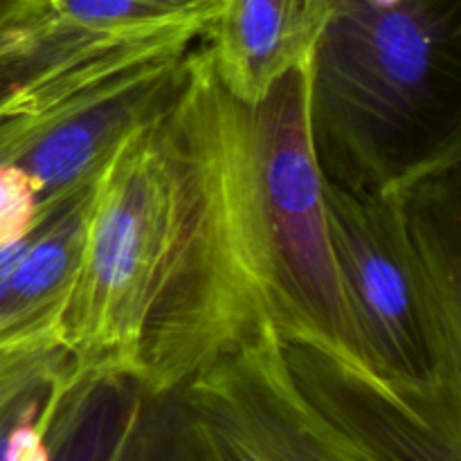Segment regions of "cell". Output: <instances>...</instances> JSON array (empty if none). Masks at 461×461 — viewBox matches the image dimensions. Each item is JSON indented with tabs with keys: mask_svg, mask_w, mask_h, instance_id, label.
Masks as SVG:
<instances>
[{
	"mask_svg": "<svg viewBox=\"0 0 461 461\" xmlns=\"http://www.w3.org/2000/svg\"><path fill=\"white\" fill-rule=\"evenodd\" d=\"M48 3V0H45ZM178 3L192 5V7H203V9H221L223 0H178Z\"/></svg>",
	"mask_w": 461,
	"mask_h": 461,
	"instance_id": "cell-12",
	"label": "cell"
},
{
	"mask_svg": "<svg viewBox=\"0 0 461 461\" xmlns=\"http://www.w3.org/2000/svg\"><path fill=\"white\" fill-rule=\"evenodd\" d=\"M329 16V0H223L203 52L230 97L259 104L313 57Z\"/></svg>",
	"mask_w": 461,
	"mask_h": 461,
	"instance_id": "cell-8",
	"label": "cell"
},
{
	"mask_svg": "<svg viewBox=\"0 0 461 461\" xmlns=\"http://www.w3.org/2000/svg\"><path fill=\"white\" fill-rule=\"evenodd\" d=\"M417 257L435 381L417 408L444 461H461V153L394 192Z\"/></svg>",
	"mask_w": 461,
	"mask_h": 461,
	"instance_id": "cell-6",
	"label": "cell"
},
{
	"mask_svg": "<svg viewBox=\"0 0 461 461\" xmlns=\"http://www.w3.org/2000/svg\"><path fill=\"white\" fill-rule=\"evenodd\" d=\"M239 219L223 88L203 48L106 153L63 313L86 376H126L158 396L266 327Z\"/></svg>",
	"mask_w": 461,
	"mask_h": 461,
	"instance_id": "cell-1",
	"label": "cell"
},
{
	"mask_svg": "<svg viewBox=\"0 0 461 461\" xmlns=\"http://www.w3.org/2000/svg\"><path fill=\"white\" fill-rule=\"evenodd\" d=\"M30 104H32V102H30ZM30 104H25V106H23V108H27V106H30ZM23 108H18V111L9 113V115H3V117H0V126H3V122H5V120H9V117H12V115H16V113H21Z\"/></svg>",
	"mask_w": 461,
	"mask_h": 461,
	"instance_id": "cell-13",
	"label": "cell"
},
{
	"mask_svg": "<svg viewBox=\"0 0 461 461\" xmlns=\"http://www.w3.org/2000/svg\"><path fill=\"white\" fill-rule=\"evenodd\" d=\"M52 461H176L174 394L126 376H79L54 417Z\"/></svg>",
	"mask_w": 461,
	"mask_h": 461,
	"instance_id": "cell-7",
	"label": "cell"
},
{
	"mask_svg": "<svg viewBox=\"0 0 461 461\" xmlns=\"http://www.w3.org/2000/svg\"><path fill=\"white\" fill-rule=\"evenodd\" d=\"M79 376L61 342L0 345V461H52L54 417Z\"/></svg>",
	"mask_w": 461,
	"mask_h": 461,
	"instance_id": "cell-9",
	"label": "cell"
},
{
	"mask_svg": "<svg viewBox=\"0 0 461 461\" xmlns=\"http://www.w3.org/2000/svg\"><path fill=\"white\" fill-rule=\"evenodd\" d=\"M324 201L338 264L378 372L417 419L435 381V351L421 273L399 201L394 194L331 180H324Z\"/></svg>",
	"mask_w": 461,
	"mask_h": 461,
	"instance_id": "cell-5",
	"label": "cell"
},
{
	"mask_svg": "<svg viewBox=\"0 0 461 461\" xmlns=\"http://www.w3.org/2000/svg\"><path fill=\"white\" fill-rule=\"evenodd\" d=\"M176 461H412L401 414L369 383L273 324L174 394Z\"/></svg>",
	"mask_w": 461,
	"mask_h": 461,
	"instance_id": "cell-4",
	"label": "cell"
},
{
	"mask_svg": "<svg viewBox=\"0 0 461 461\" xmlns=\"http://www.w3.org/2000/svg\"><path fill=\"white\" fill-rule=\"evenodd\" d=\"M324 180L394 194L461 153V0L336 5L313 54Z\"/></svg>",
	"mask_w": 461,
	"mask_h": 461,
	"instance_id": "cell-2",
	"label": "cell"
},
{
	"mask_svg": "<svg viewBox=\"0 0 461 461\" xmlns=\"http://www.w3.org/2000/svg\"><path fill=\"white\" fill-rule=\"evenodd\" d=\"M39 185L16 162V153L0 149V248L12 246L34 230L48 210Z\"/></svg>",
	"mask_w": 461,
	"mask_h": 461,
	"instance_id": "cell-10",
	"label": "cell"
},
{
	"mask_svg": "<svg viewBox=\"0 0 461 461\" xmlns=\"http://www.w3.org/2000/svg\"><path fill=\"white\" fill-rule=\"evenodd\" d=\"M41 3H45V0H0V25L12 21V18L21 16L27 9L36 7Z\"/></svg>",
	"mask_w": 461,
	"mask_h": 461,
	"instance_id": "cell-11",
	"label": "cell"
},
{
	"mask_svg": "<svg viewBox=\"0 0 461 461\" xmlns=\"http://www.w3.org/2000/svg\"><path fill=\"white\" fill-rule=\"evenodd\" d=\"M311 102L313 57L286 72L259 104L237 102L223 88L230 176L261 300L284 340L394 396L338 264Z\"/></svg>",
	"mask_w": 461,
	"mask_h": 461,
	"instance_id": "cell-3",
	"label": "cell"
}]
</instances>
